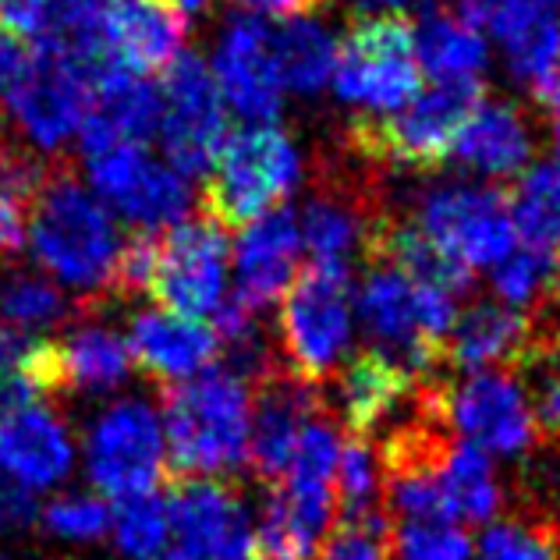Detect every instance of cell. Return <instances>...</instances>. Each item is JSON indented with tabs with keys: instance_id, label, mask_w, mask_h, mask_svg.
I'll list each match as a JSON object with an SVG mask.
<instances>
[{
	"instance_id": "24",
	"label": "cell",
	"mask_w": 560,
	"mask_h": 560,
	"mask_svg": "<svg viewBox=\"0 0 560 560\" xmlns=\"http://www.w3.org/2000/svg\"><path fill=\"white\" fill-rule=\"evenodd\" d=\"M533 319L504 302H476L454 316L444 341V359L462 373H482L497 365H522L536 345Z\"/></svg>"
},
{
	"instance_id": "18",
	"label": "cell",
	"mask_w": 560,
	"mask_h": 560,
	"mask_svg": "<svg viewBox=\"0 0 560 560\" xmlns=\"http://www.w3.org/2000/svg\"><path fill=\"white\" fill-rule=\"evenodd\" d=\"M253 387L256 401L253 422H248V465L267 486H277L288 476L305 422L319 411L316 387H308L280 365Z\"/></svg>"
},
{
	"instance_id": "33",
	"label": "cell",
	"mask_w": 560,
	"mask_h": 560,
	"mask_svg": "<svg viewBox=\"0 0 560 560\" xmlns=\"http://www.w3.org/2000/svg\"><path fill=\"white\" fill-rule=\"evenodd\" d=\"M508 206L518 242L553 256L560 245V167L539 164L522 171L508 188Z\"/></svg>"
},
{
	"instance_id": "2",
	"label": "cell",
	"mask_w": 560,
	"mask_h": 560,
	"mask_svg": "<svg viewBox=\"0 0 560 560\" xmlns=\"http://www.w3.org/2000/svg\"><path fill=\"white\" fill-rule=\"evenodd\" d=\"M160 408L171 476L213 479L248 465L253 394L242 376L213 365L185 383L160 387Z\"/></svg>"
},
{
	"instance_id": "42",
	"label": "cell",
	"mask_w": 560,
	"mask_h": 560,
	"mask_svg": "<svg viewBox=\"0 0 560 560\" xmlns=\"http://www.w3.org/2000/svg\"><path fill=\"white\" fill-rule=\"evenodd\" d=\"M313 560H390V525L376 511L362 522H337Z\"/></svg>"
},
{
	"instance_id": "30",
	"label": "cell",
	"mask_w": 560,
	"mask_h": 560,
	"mask_svg": "<svg viewBox=\"0 0 560 560\" xmlns=\"http://www.w3.org/2000/svg\"><path fill=\"white\" fill-rule=\"evenodd\" d=\"M57 348H61L65 390H114L136 370L125 337L100 323H79L65 341H57Z\"/></svg>"
},
{
	"instance_id": "43",
	"label": "cell",
	"mask_w": 560,
	"mask_h": 560,
	"mask_svg": "<svg viewBox=\"0 0 560 560\" xmlns=\"http://www.w3.org/2000/svg\"><path fill=\"white\" fill-rule=\"evenodd\" d=\"M43 525L61 539H100L110 533V508L100 497L85 493L57 497L43 508Z\"/></svg>"
},
{
	"instance_id": "36",
	"label": "cell",
	"mask_w": 560,
	"mask_h": 560,
	"mask_svg": "<svg viewBox=\"0 0 560 560\" xmlns=\"http://www.w3.org/2000/svg\"><path fill=\"white\" fill-rule=\"evenodd\" d=\"M110 533L117 550L131 560H156L167 547L171 536V514L167 504L153 493H131L117 497L110 508Z\"/></svg>"
},
{
	"instance_id": "54",
	"label": "cell",
	"mask_w": 560,
	"mask_h": 560,
	"mask_svg": "<svg viewBox=\"0 0 560 560\" xmlns=\"http://www.w3.org/2000/svg\"><path fill=\"white\" fill-rule=\"evenodd\" d=\"M0 560H8V557H0Z\"/></svg>"
},
{
	"instance_id": "48",
	"label": "cell",
	"mask_w": 560,
	"mask_h": 560,
	"mask_svg": "<svg viewBox=\"0 0 560 560\" xmlns=\"http://www.w3.org/2000/svg\"><path fill=\"white\" fill-rule=\"evenodd\" d=\"M174 4H182L188 14H196V11H206V8H210V0H174Z\"/></svg>"
},
{
	"instance_id": "16",
	"label": "cell",
	"mask_w": 560,
	"mask_h": 560,
	"mask_svg": "<svg viewBox=\"0 0 560 560\" xmlns=\"http://www.w3.org/2000/svg\"><path fill=\"white\" fill-rule=\"evenodd\" d=\"M188 33V11L174 0H100V39L114 68L164 75Z\"/></svg>"
},
{
	"instance_id": "26",
	"label": "cell",
	"mask_w": 560,
	"mask_h": 560,
	"mask_svg": "<svg viewBox=\"0 0 560 560\" xmlns=\"http://www.w3.org/2000/svg\"><path fill=\"white\" fill-rule=\"evenodd\" d=\"M411 387H416V376L401 362H394L376 348L355 351L345 362V370L337 373V405H341L348 433L370 436L383 419L401 408Z\"/></svg>"
},
{
	"instance_id": "14",
	"label": "cell",
	"mask_w": 560,
	"mask_h": 560,
	"mask_svg": "<svg viewBox=\"0 0 560 560\" xmlns=\"http://www.w3.org/2000/svg\"><path fill=\"white\" fill-rule=\"evenodd\" d=\"M228 234L206 217L185 220L160 234L156 267L150 280V299L164 313L185 319L213 316L224 302L228 284Z\"/></svg>"
},
{
	"instance_id": "23",
	"label": "cell",
	"mask_w": 560,
	"mask_h": 560,
	"mask_svg": "<svg viewBox=\"0 0 560 560\" xmlns=\"http://www.w3.org/2000/svg\"><path fill=\"white\" fill-rule=\"evenodd\" d=\"M171 528L191 560H213L220 550L248 533V511L228 482L210 476H171Z\"/></svg>"
},
{
	"instance_id": "28",
	"label": "cell",
	"mask_w": 560,
	"mask_h": 560,
	"mask_svg": "<svg viewBox=\"0 0 560 560\" xmlns=\"http://www.w3.org/2000/svg\"><path fill=\"white\" fill-rule=\"evenodd\" d=\"M380 213H370L355 191H345L341 185H327L305 202V213L299 220L302 245L308 248V262H337L348 267L351 253H362L365 238L376 224Z\"/></svg>"
},
{
	"instance_id": "8",
	"label": "cell",
	"mask_w": 560,
	"mask_h": 560,
	"mask_svg": "<svg viewBox=\"0 0 560 560\" xmlns=\"http://www.w3.org/2000/svg\"><path fill=\"white\" fill-rule=\"evenodd\" d=\"M160 145L182 178H206L228 139V103L199 54L174 57L160 85Z\"/></svg>"
},
{
	"instance_id": "40",
	"label": "cell",
	"mask_w": 560,
	"mask_h": 560,
	"mask_svg": "<svg viewBox=\"0 0 560 560\" xmlns=\"http://www.w3.org/2000/svg\"><path fill=\"white\" fill-rule=\"evenodd\" d=\"M390 560H471V539L454 522H405L390 533Z\"/></svg>"
},
{
	"instance_id": "11",
	"label": "cell",
	"mask_w": 560,
	"mask_h": 560,
	"mask_svg": "<svg viewBox=\"0 0 560 560\" xmlns=\"http://www.w3.org/2000/svg\"><path fill=\"white\" fill-rule=\"evenodd\" d=\"M85 468L96 490L107 497L153 493V486L171 476L164 422L142 397L110 405L85 436Z\"/></svg>"
},
{
	"instance_id": "49",
	"label": "cell",
	"mask_w": 560,
	"mask_h": 560,
	"mask_svg": "<svg viewBox=\"0 0 560 560\" xmlns=\"http://www.w3.org/2000/svg\"><path fill=\"white\" fill-rule=\"evenodd\" d=\"M553 156H557V167H560V114H553Z\"/></svg>"
},
{
	"instance_id": "29",
	"label": "cell",
	"mask_w": 560,
	"mask_h": 560,
	"mask_svg": "<svg viewBox=\"0 0 560 560\" xmlns=\"http://www.w3.org/2000/svg\"><path fill=\"white\" fill-rule=\"evenodd\" d=\"M61 348L0 323V416L61 394Z\"/></svg>"
},
{
	"instance_id": "47",
	"label": "cell",
	"mask_w": 560,
	"mask_h": 560,
	"mask_svg": "<svg viewBox=\"0 0 560 560\" xmlns=\"http://www.w3.org/2000/svg\"><path fill=\"white\" fill-rule=\"evenodd\" d=\"M238 8L262 14V19L288 22V19H313L323 8V0H234Z\"/></svg>"
},
{
	"instance_id": "45",
	"label": "cell",
	"mask_w": 560,
	"mask_h": 560,
	"mask_svg": "<svg viewBox=\"0 0 560 560\" xmlns=\"http://www.w3.org/2000/svg\"><path fill=\"white\" fill-rule=\"evenodd\" d=\"M39 518L36 497L25 486L4 479L0 482V533H22Z\"/></svg>"
},
{
	"instance_id": "50",
	"label": "cell",
	"mask_w": 560,
	"mask_h": 560,
	"mask_svg": "<svg viewBox=\"0 0 560 560\" xmlns=\"http://www.w3.org/2000/svg\"><path fill=\"white\" fill-rule=\"evenodd\" d=\"M365 8H394V4H405V0H362Z\"/></svg>"
},
{
	"instance_id": "22",
	"label": "cell",
	"mask_w": 560,
	"mask_h": 560,
	"mask_svg": "<svg viewBox=\"0 0 560 560\" xmlns=\"http://www.w3.org/2000/svg\"><path fill=\"white\" fill-rule=\"evenodd\" d=\"M71 462H75L71 433L47 401L0 416V471L11 482L25 490H47L68 476Z\"/></svg>"
},
{
	"instance_id": "35",
	"label": "cell",
	"mask_w": 560,
	"mask_h": 560,
	"mask_svg": "<svg viewBox=\"0 0 560 560\" xmlns=\"http://www.w3.org/2000/svg\"><path fill=\"white\" fill-rule=\"evenodd\" d=\"M71 316V299L36 273H8L0 280V323L14 330L33 334L39 327H54Z\"/></svg>"
},
{
	"instance_id": "21",
	"label": "cell",
	"mask_w": 560,
	"mask_h": 560,
	"mask_svg": "<svg viewBox=\"0 0 560 560\" xmlns=\"http://www.w3.org/2000/svg\"><path fill=\"white\" fill-rule=\"evenodd\" d=\"M164 100L160 90L136 71L110 68L93 82L90 110L79 128L85 156L110 150V145H145L160 131Z\"/></svg>"
},
{
	"instance_id": "12",
	"label": "cell",
	"mask_w": 560,
	"mask_h": 560,
	"mask_svg": "<svg viewBox=\"0 0 560 560\" xmlns=\"http://www.w3.org/2000/svg\"><path fill=\"white\" fill-rule=\"evenodd\" d=\"M416 228L444 253L462 259L468 270L497 267L508 253L518 248L508 188H482V185H444L433 188L419 202Z\"/></svg>"
},
{
	"instance_id": "4",
	"label": "cell",
	"mask_w": 560,
	"mask_h": 560,
	"mask_svg": "<svg viewBox=\"0 0 560 560\" xmlns=\"http://www.w3.org/2000/svg\"><path fill=\"white\" fill-rule=\"evenodd\" d=\"M302 178V156L273 125H245L220 145L202 185V217L224 234L245 231L284 202Z\"/></svg>"
},
{
	"instance_id": "15",
	"label": "cell",
	"mask_w": 560,
	"mask_h": 560,
	"mask_svg": "<svg viewBox=\"0 0 560 560\" xmlns=\"http://www.w3.org/2000/svg\"><path fill=\"white\" fill-rule=\"evenodd\" d=\"M462 19L493 36L514 79L539 90L560 65V14L553 0H447Z\"/></svg>"
},
{
	"instance_id": "44",
	"label": "cell",
	"mask_w": 560,
	"mask_h": 560,
	"mask_svg": "<svg viewBox=\"0 0 560 560\" xmlns=\"http://www.w3.org/2000/svg\"><path fill=\"white\" fill-rule=\"evenodd\" d=\"M28 65H33V39L0 25V107L19 90Z\"/></svg>"
},
{
	"instance_id": "53",
	"label": "cell",
	"mask_w": 560,
	"mask_h": 560,
	"mask_svg": "<svg viewBox=\"0 0 560 560\" xmlns=\"http://www.w3.org/2000/svg\"><path fill=\"white\" fill-rule=\"evenodd\" d=\"M262 560H299V557H291V553H273V550H262Z\"/></svg>"
},
{
	"instance_id": "51",
	"label": "cell",
	"mask_w": 560,
	"mask_h": 560,
	"mask_svg": "<svg viewBox=\"0 0 560 560\" xmlns=\"http://www.w3.org/2000/svg\"><path fill=\"white\" fill-rule=\"evenodd\" d=\"M553 288L560 291V245L553 248Z\"/></svg>"
},
{
	"instance_id": "19",
	"label": "cell",
	"mask_w": 560,
	"mask_h": 560,
	"mask_svg": "<svg viewBox=\"0 0 560 560\" xmlns=\"http://www.w3.org/2000/svg\"><path fill=\"white\" fill-rule=\"evenodd\" d=\"M128 351L145 376H153L160 387H174V383L213 370L220 359V337L206 319H185L164 308H150L131 319Z\"/></svg>"
},
{
	"instance_id": "27",
	"label": "cell",
	"mask_w": 560,
	"mask_h": 560,
	"mask_svg": "<svg viewBox=\"0 0 560 560\" xmlns=\"http://www.w3.org/2000/svg\"><path fill=\"white\" fill-rule=\"evenodd\" d=\"M411 28H416L419 65L433 82L479 79V71L490 61L486 36L471 28L447 0H425Z\"/></svg>"
},
{
	"instance_id": "9",
	"label": "cell",
	"mask_w": 560,
	"mask_h": 560,
	"mask_svg": "<svg viewBox=\"0 0 560 560\" xmlns=\"http://www.w3.org/2000/svg\"><path fill=\"white\" fill-rule=\"evenodd\" d=\"M90 96L93 75L79 57L57 36H36L33 65L4 103V110L28 142L39 150H57L82 128Z\"/></svg>"
},
{
	"instance_id": "10",
	"label": "cell",
	"mask_w": 560,
	"mask_h": 560,
	"mask_svg": "<svg viewBox=\"0 0 560 560\" xmlns=\"http://www.w3.org/2000/svg\"><path fill=\"white\" fill-rule=\"evenodd\" d=\"M425 405H430L440 419L468 444L482 447L486 454H525L533 447L536 422L533 408H528L525 387L508 370H482L468 373L465 380L433 383L425 387Z\"/></svg>"
},
{
	"instance_id": "34",
	"label": "cell",
	"mask_w": 560,
	"mask_h": 560,
	"mask_svg": "<svg viewBox=\"0 0 560 560\" xmlns=\"http://www.w3.org/2000/svg\"><path fill=\"white\" fill-rule=\"evenodd\" d=\"M43 178L47 164L33 160V153L0 150V262L11 259L28 238V217Z\"/></svg>"
},
{
	"instance_id": "6",
	"label": "cell",
	"mask_w": 560,
	"mask_h": 560,
	"mask_svg": "<svg viewBox=\"0 0 560 560\" xmlns=\"http://www.w3.org/2000/svg\"><path fill=\"white\" fill-rule=\"evenodd\" d=\"M334 90L365 114L401 110L422 90L416 28L401 11L359 14L337 43Z\"/></svg>"
},
{
	"instance_id": "38",
	"label": "cell",
	"mask_w": 560,
	"mask_h": 560,
	"mask_svg": "<svg viewBox=\"0 0 560 560\" xmlns=\"http://www.w3.org/2000/svg\"><path fill=\"white\" fill-rule=\"evenodd\" d=\"M490 284L500 302L522 313V308L536 305L542 294L553 288V256L539 253V248L518 245L493 267Z\"/></svg>"
},
{
	"instance_id": "17",
	"label": "cell",
	"mask_w": 560,
	"mask_h": 560,
	"mask_svg": "<svg viewBox=\"0 0 560 560\" xmlns=\"http://www.w3.org/2000/svg\"><path fill=\"white\" fill-rule=\"evenodd\" d=\"M213 79L228 107L248 125L273 121L284 100V82L277 71L270 25L256 14H238L220 36Z\"/></svg>"
},
{
	"instance_id": "46",
	"label": "cell",
	"mask_w": 560,
	"mask_h": 560,
	"mask_svg": "<svg viewBox=\"0 0 560 560\" xmlns=\"http://www.w3.org/2000/svg\"><path fill=\"white\" fill-rule=\"evenodd\" d=\"M0 25L36 39L43 33V4L39 0H0Z\"/></svg>"
},
{
	"instance_id": "25",
	"label": "cell",
	"mask_w": 560,
	"mask_h": 560,
	"mask_svg": "<svg viewBox=\"0 0 560 560\" xmlns=\"http://www.w3.org/2000/svg\"><path fill=\"white\" fill-rule=\"evenodd\" d=\"M533 125L511 100H482L454 142L451 160L482 178H518L533 160Z\"/></svg>"
},
{
	"instance_id": "7",
	"label": "cell",
	"mask_w": 560,
	"mask_h": 560,
	"mask_svg": "<svg viewBox=\"0 0 560 560\" xmlns=\"http://www.w3.org/2000/svg\"><path fill=\"white\" fill-rule=\"evenodd\" d=\"M280 355L288 373L308 387H319L337 373L351 341V273L337 262H308L294 273L291 288L280 299Z\"/></svg>"
},
{
	"instance_id": "3",
	"label": "cell",
	"mask_w": 560,
	"mask_h": 560,
	"mask_svg": "<svg viewBox=\"0 0 560 560\" xmlns=\"http://www.w3.org/2000/svg\"><path fill=\"white\" fill-rule=\"evenodd\" d=\"M482 100V79L433 82L430 90H419V96L408 100L401 110L359 114L348 128V150L362 160H373V164L433 171L451 160L454 142Z\"/></svg>"
},
{
	"instance_id": "41",
	"label": "cell",
	"mask_w": 560,
	"mask_h": 560,
	"mask_svg": "<svg viewBox=\"0 0 560 560\" xmlns=\"http://www.w3.org/2000/svg\"><path fill=\"white\" fill-rule=\"evenodd\" d=\"M522 370H528V408L533 422L542 436L560 440V345H542L536 337L533 351L522 359Z\"/></svg>"
},
{
	"instance_id": "13",
	"label": "cell",
	"mask_w": 560,
	"mask_h": 560,
	"mask_svg": "<svg viewBox=\"0 0 560 560\" xmlns=\"http://www.w3.org/2000/svg\"><path fill=\"white\" fill-rule=\"evenodd\" d=\"M93 196L136 231H167L185 224L191 188L171 164H160L145 145H110L90 156Z\"/></svg>"
},
{
	"instance_id": "52",
	"label": "cell",
	"mask_w": 560,
	"mask_h": 560,
	"mask_svg": "<svg viewBox=\"0 0 560 560\" xmlns=\"http://www.w3.org/2000/svg\"><path fill=\"white\" fill-rule=\"evenodd\" d=\"M156 560H191V557L185 550H171V553H160Z\"/></svg>"
},
{
	"instance_id": "5",
	"label": "cell",
	"mask_w": 560,
	"mask_h": 560,
	"mask_svg": "<svg viewBox=\"0 0 560 560\" xmlns=\"http://www.w3.org/2000/svg\"><path fill=\"white\" fill-rule=\"evenodd\" d=\"M355 313L370 337V348L401 362L411 376L422 380L433 373L436 362H444V341L458 308L451 294L416 284L387 262H370Z\"/></svg>"
},
{
	"instance_id": "32",
	"label": "cell",
	"mask_w": 560,
	"mask_h": 560,
	"mask_svg": "<svg viewBox=\"0 0 560 560\" xmlns=\"http://www.w3.org/2000/svg\"><path fill=\"white\" fill-rule=\"evenodd\" d=\"M444 500L451 522L465 525H490L500 511V482L490 454L468 440H454V447L440 471Z\"/></svg>"
},
{
	"instance_id": "37",
	"label": "cell",
	"mask_w": 560,
	"mask_h": 560,
	"mask_svg": "<svg viewBox=\"0 0 560 560\" xmlns=\"http://www.w3.org/2000/svg\"><path fill=\"white\" fill-rule=\"evenodd\" d=\"M380 471L370 436H348L334 471V514L341 522H362L376 514Z\"/></svg>"
},
{
	"instance_id": "39",
	"label": "cell",
	"mask_w": 560,
	"mask_h": 560,
	"mask_svg": "<svg viewBox=\"0 0 560 560\" xmlns=\"http://www.w3.org/2000/svg\"><path fill=\"white\" fill-rule=\"evenodd\" d=\"M476 560H560V536L553 525L508 518L486 528Z\"/></svg>"
},
{
	"instance_id": "20",
	"label": "cell",
	"mask_w": 560,
	"mask_h": 560,
	"mask_svg": "<svg viewBox=\"0 0 560 560\" xmlns=\"http://www.w3.org/2000/svg\"><path fill=\"white\" fill-rule=\"evenodd\" d=\"M299 253L302 231L291 206H277L256 224H248L238 238V253H234V270H238L234 273V299L253 313L284 299L294 273H299Z\"/></svg>"
},
{
	"instance_id": "31",
	"label": "cell",
	"mask_w": 560,
	"mask_h": 560,
	"mask_svg": "<svg viewBox=\"0 0 560 560\" xmlns=\"http://www.w3.org/2000/svg\"><path fill=\"white\" fill-rule=\"evenodd\" d=\"M270 39L284 90L319 93L330 82L337 43L327 33V25H319L316 19H288L270 25Z\"/></svg>"
},
{
	"instance_id": "1",
	"label": "cell",
	"mask_w": 560,
	"mask_h": 560,
	"mask_svg": "<svg viewBox=\"0 0 560 560\" xmlns=\"http://www.w3.org/2000/svg\"><path fill=\"white\" fill-rule=\"evenodd\" d=\"M28 245L50 277L65 280L82 294H110L121 234L90 188H82L68 164H47L33 217H28Z\"/></svg>"
}]
</instances>
